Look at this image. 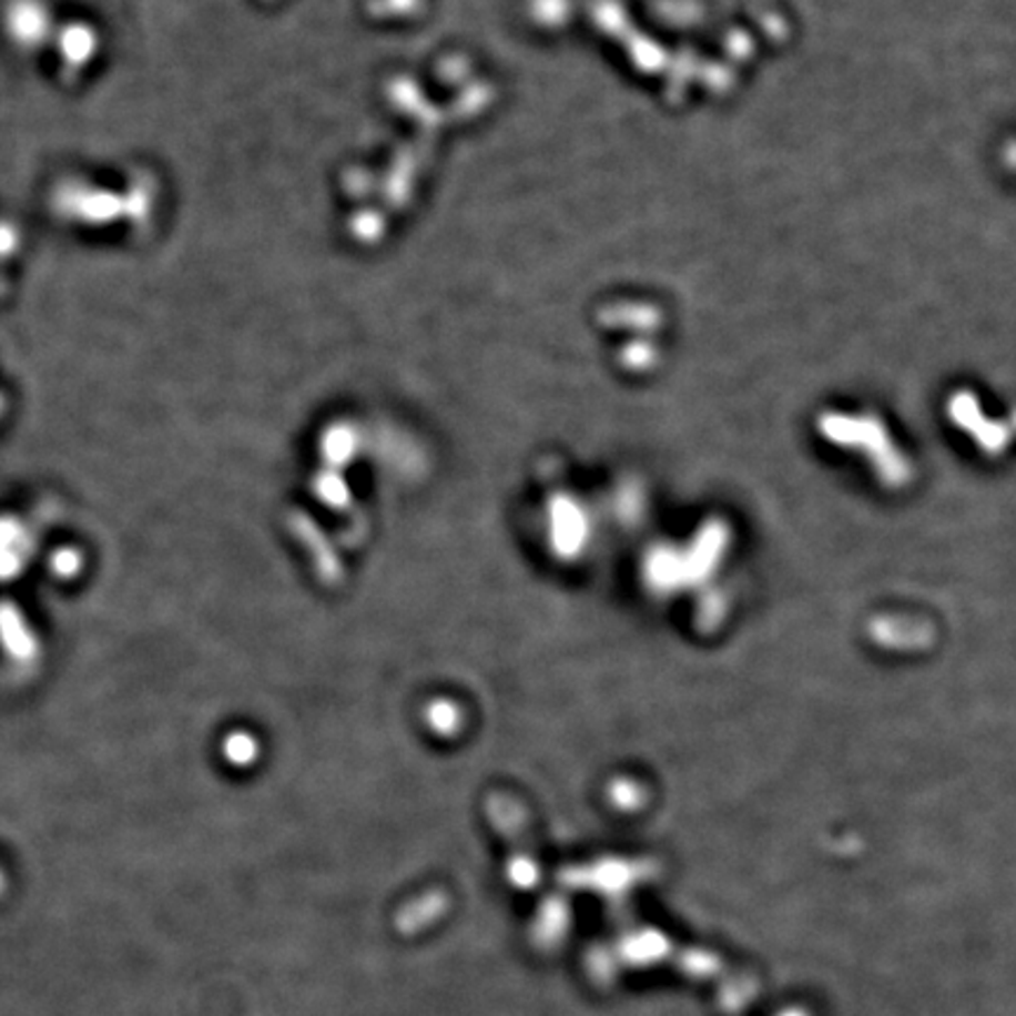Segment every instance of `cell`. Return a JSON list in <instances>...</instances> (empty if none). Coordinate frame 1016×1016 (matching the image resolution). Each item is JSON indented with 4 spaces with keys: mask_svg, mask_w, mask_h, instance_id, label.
Returning a JSON list of instances; mask_svg holds the SVG:
<instances>
[{
    "mask_svg": "<svg viewBox=\"0 0 1016 1016\" xmlns=\"http://www.w3.org/2000/svg\"><path fill=\"white\" fill-rule=\"evenodd\" d=\"M10 250H12V231L10 226L0 224V257H6Z\"/></svg>",
    "mask_w": 1016,
    "mask_h": 1016,
    "instance_id": "1",
    "label": "cell"
},
{
    "mask_svg": "<svg viewBox=\"0 0 1016 1016\" xmlns=\"http://www.w3.org/2000/svg\"><path fill=\"white\" fill-rule=\"evenodd\" d=\"M3 892H6V875H3V871H0V894H3Z\"/></svg>",
    "mask_w": 1016,
    "mask_h": 1016,
    "instance_id": "2",
    "label": "cell"
}]
</instances>
